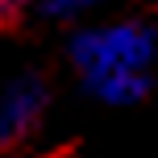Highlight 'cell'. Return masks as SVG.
I'll list each match as a JSON object with an SVG mask.
<instances>
[{
    "instance_id": "1",
    "label": "cell",
    "mask_w": 158,
    "mask_h": 158,
    "mask_svg": "<svg viewBox=\"0 0 158 158\" xmlns=\"http://www.w3.org/2000/svg\"><path fill=\"white\" fill-rule=\"evenodd\" d=\"M71 67L83 92L108 108H133L158 87V25L142 17H117L75 29Z\"/></svg>"
},
{
    "instance_id": "2",
    "label": "cell",
    "mask_w": 158,
    "mask_h": 158,
    "mask_svg": "<svg viewBox=\"0 0 158 158\" xmlns=\"http://www.w3.org/2000/svg\"><path fill=\"white\" fill-rule=\"evenodd\" d=\"M50 108V83L38 71H21L0 83V150H13L42 125Z\"/></svg>"
},
{
    "instance_id": "3",
    "label": "cell",
    "mask_w": 158,
    "mask_h": 158,
    "mask_svg": "<svg viewBox=\"0 0 158 158\" xmlns=\"http://www.w3.org/2000/svg\"><path fill=\"white\" fill-rule=\"evenodd\" d=\"M38 4H42V13L50 21H79V17L96 13L104 0H38Z\"/></svg>"
},
{
    "instance_id": "4",
    "label": "cell",
    "mask_w": 158,
    "mask_h": 158,
    "mask_svg": "<svg viewBox=\"0 0 158 158\" xmlns=\"http://www.w3.org/2000/svg\"><path fill=\"white\" fill-rule=\"evenodd\" d=\"M21 8H25V0H0V25L17 21V17H21Z\"/></svg>"
}]
</instances>
